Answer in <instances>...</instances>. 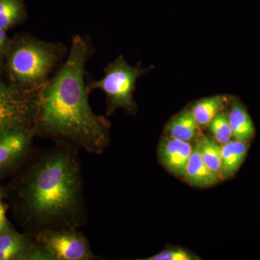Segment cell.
Instances as JSON below:
<instances>
[{
	"label": "cell",
	"mask_w": 260,
	"mask_h": 260,
	"mask_svg": "<svg viewBox=\"0 0 260 260\" xmlns=\"http://www.w3.org/2000/svg\"><path fill=\"white\" fill-rule=\"evenodd\" d=\"M91 51L86 37L73 38L66 60L38 92L34 124L36 134L100 154L109 143L110 122L89 104L85 76Z\"/></svg>",
	"instance_id": "obj_1"
},
{
	"label": "cell",
	"mask_w": 260,
	"mask_h": 260,
	"mask_svg": "<svg viewBox=\"0 0 260 260\" xmlns=\"http://www.w3.org/2000/svg\"><path fill=\"white\" fill-rule=\"evenodd\" d=\"M24 208L40 228L75 229L81 223V173L69 149L43 155L30 168L22 187Z\"/></svg>",
	"instance_id": "obj_2"
},
{
	"label": "cell",
	"mask_w": 260,
	"mask_h": 260,
	"mask_svg": "<svg viewBox=\"0 0 260 260\" xmlns=\"http://www.w3.org/2000/svg\"><path fill=\"white\" fill-rule=\"evenodd\" d=\"M66 53L59 43L23 37L10 44L6 68L13 85L25 92H38L50 79Z\"/></svg>",
	"instance_id": "obj_3"
},
{
	"label": "cell",
	"mask_w": 260,
	"mask_h": 260,
	"mask_svg": "<svg viewBox=\"0 0 260 260\" xmlns=\"http://www.w3.org/2000/svg\"><path fill=\"white\" fill-rule=\"evenodd\" d=\"M150 70L143 69L140 65L131 66L122 56H119L104 69L102 79L89 82L88 90H101L106 94L108 116L119 109L134 114L138 109L133 98L135 84Z\"/></svg>",
	"instance_id": "obj_4"
},
{
	"label": "cell",
	"mask_w": 260,
	"mask_h": 260,
	"mask_svg": "<svg viewBox=\"0 0 260 260\" xmlns=\"http://www.w3.org/2000/svg\"><path fill=\"white\" fill-rule=\"evenodd\" d=\"M36 242L52 256L53 260H89L95 257L90 244L75 229H46L39 231Z\"/></svg>",
	"instance_id": "obj_5"
},
{
	"label": "cell",
	"mask_w": 260,
	"mask_h": 260,
	"mask_svg": "<svg viewBox=\"0 0 260 260\" xmlns=\"http://www.w3.org/2000/svg\"><path fill=\"white\" fill-rule=\"evenodd\" d=\"M35 134L31 124L10 126L0 131V172L17 165L28 153Z\"/></svg>",
	"instance_id": "obj_6"
},
{
	"label": "cell",
	"mask_w": 260,
	"mask_h": 260,
	"mask_svg": "<svg viewBox=\"0 0 260 260\" xmlns=\"http://www.w3.org/2000/svg\"><path fill=\"white\" fill-rule=\"evenodd\" d=\"M192 149L193 145L189 142L164 137L158 145L159 160L168 172L184 179Z\"/></svg>",
	"instance_id": "obj_7"
},
{
	"label": "cell",
	"mask_w": 260,
	"mask_h": 260,
	"mask_svg": "<svg viewBox=\"0 0 260 260\" xmlns=\"http://www.w3.org/2000/svg\"><path fill=\"white\" fill-rule=\"evenodd\" d=\"M184 179L190 185L200 188L209 187L222 180L205 164L200 153L198 140L193 145L192 152L188 161Z\"/></svg>",
	"instance_id": "obj_8"
},
{
	"label": "cell",
	"mask_w": 260,
	"mask_h": 260,
	"mask_svg": "<svg viewBox=\"0 0 260 260\" xmlns=\"http://www.w3.org/2000/svg\"><path fill=\"white\" fill-rule=\"evenodd\" d=\"M229 119L233 139L250 143L255 136V127L247 109L238 97H231Z\"/></svg>",
	"instance_id": "obj_9"
},
{
	"label": "cell",
	"mask_w": 260,
	"mask_h": 260,
	"mask_svg": "<svg viewBox=\"0 0 260 260\" xmlns=\"http://www.w3.org/2000/svg\"><path fill=\"white\" fill-rule=\"evenodd\" d=\"M249 149V142L232 139L221 145L222 179L234 177L244 162Z\"/></svg>",
	"instance_id": "obj_10"
},
{
	"label": "cell",
	"mask_w": 260,
	"mask_h": 260,
	"mask_svg": "<svg viewBox=\"0 0 260 260\" xmlns=\"http://www.w3.org/2000/svg\"><path fill=\"white\" fill-rule=\"evenodd\" d=\"M200 128L191 108H186L168 122L165 133L174 139L191 142L200 136Z\"/></svg>",
	"instance_id": "obj_11"
},
{
	"label": "cell",
	"mask_w": 260,
	"mask_h": 260,
	"mask_svg": "<svg viewBox=\"0 0 260 260\" xmlns=\"http://www.w3.org/2000/svg\"><path fill=\"white\" fill-rule=\"evenodd\" d=\"M230 102L231 98L218 95L195 102L191 109L200 127H208L215 116L227 109Z\"/></svg>",
	"instance_id": "obj_12"
},
{
	"label": "cell",
	"mask_w": 260,
	"mask_h": 260,
	"mask_svg": "<svg viewBox=\"0 0 260 260\" xmlns=\"http://www.w3.org/2000/svg\"><path fill=\"white\" fill-rule=\"evenodd\" d=\"M34 244L11 230L0 235V260L25 259Z\"/></svg>",
	"instance_id": "obj_13"
},
{
	"label": "cell",
	"mask_w": 260,
	"mask_h": 260,
	"mask_svg": "<svg viewBox=\"0 0 260 260\" xmlns=\"http://www.w3.org/2000/svg\"><path fill=\"white\" fill-rule=\"evenodd\" d=\"M25 17L23 0H0V28L8 31L21 23Z\"/></svg>",
	"instance_id": "obj_14"
},
{
	"label": "cell",
	"mask_w": 260,
	"mask_h": 260,
	"mask_svg": "<svg viewBox=\"0 0 260 260\" xmlns=\"http://www.w3.org/2000/svg\"><path fill=\"white\" fill-rule=\"evenodd\" d=\"M197 140L200 145V153L203 160L212 172L221 178V145L213 138L200 135Z\"/></svg>",
	"instance_id": "obj_15"
},
{
	"label": "cell",
	"mask_w": 260,
	"mask_h": 260,
	"mask_svg": "<svg viewBox=\"0 0 260 260\" xmlns=\"http://www.w3.org/2000/svg\"><path fill=\"white\" fill-rule=\"evenodd\" d=\"M213 139L223 145L233 139L232 128L229 119V110L225 109L218 114L208 126Z\"/></svg>",
	"instance_id": "obj_16"
},
{
	"label": "cell",
	"mask_w": 260,
	"mask_h": 260,
	"mask_svg": "<svg viewBox=\"0 0 260 260\" xmlns=\"http://www.w3.org/2000/svg\"><path fill=\"white\" fill-rule=\"evenodd\" d=\"M143 260H196L198 256L190 251L181 248H171Z\"/></svg>",
	"instance_id": "obj_17"
},
{
	"label": "cell",
	"mask_w": 260,
	"mask_h": 260,
	"mask_svg": "<svg viewBox=\"0 0 260 260\" xmlns=\"http://www.w3.org/2000/svg\"><path fill=\"white\" fill-rule=\"evenodd\" d=\"M10 44L6 30L0 28V63L6 57Z\"/></svg>",
	"instance_id": "obj_18"
},
{
	"label": "cell",
	"mask_w": 260,
	"mask_h": 260,
	"mask_svg": "<svg viewBox=\"0 0 260 260\" xmlns=\"http://www.w3.org/2000/svg\"><path fill=\"white\" fill-rule=\"evenodd\" d=\"M9 229L8 220H7L6 208L4 204L0 201V235Z\"/></svg>",
	"instance_id": "obj_19"
},
{
	"label": "cell",
	"mask_w": 260,
	"mask_h": 260,
	"mask_svg": "<svg viewBox=\"0 0 260 260\" xmlns=\"http://www.w3.org/2000/svg\"><path fill=\"white\" fill-rule=\"evenodd\" d=\"M0 197H1V193H0Z\"/></svg>",
	"instance_id": "obj_20"
}]
</instances>
